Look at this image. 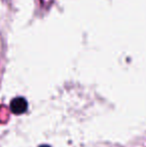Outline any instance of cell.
Instances as JSON below:
<instances>
[{
    "label": "cell",
    "instance_id": "obj_1",
    "mask_svg": "<svg viewBox=\"0 0 146 147\" xmlns=\"http://www.w3.org/2000/svg\"><path fill=\"white\" fill-rule=\"evenodd\" d=\"M28 107V103L25 98L23 97H16V98L12 99L11 103H10V109L14 114H23L26 112Z\"/></svg>",
    "mask_w": 146,
    "mask_h": 147
},
{
    "label": "cell",
    "instance_id": "obj_2",
    "mask_svg": "<svg viewBox=\"0 0 146 147\" xmlns=\"http://www.w3.org/2000/svg\"><path fill=\"white\" fill-rule=\"evenodd\" d=\"M39 147H50L49 145H41V146H39Z\"/></svg>",
    "mask_w": 146,
    "mask_h": 147
}]
</instances>
